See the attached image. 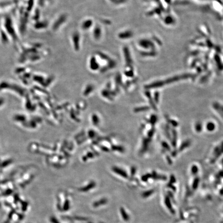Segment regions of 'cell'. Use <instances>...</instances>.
Returning <instances> with one entry per match:
<instances>
[{"label":"cell","instance_id":"9","mask_svg":"<svg viewBox=\"0 0 223 223\" xmlns=\"http://www.w3.org/2000/svg\"><path fill=\"white\" fill-rule=\"evenodd\" d=\"M190 142L189 141H186V142H184L181 146L180 148V150H182L183 149L188 147V146L190 145Z\"/></svg>","mask_w":223,"mask_h":223},{"label":"cell","instance_id":"10","mask_svg":"<svg viewBox=\"0 0 223 223\" xmlns=\"http://www.w3.org/2000/svg\"><path fill=\"white\" fill-rule=\"evenodd\" d=\"M121 212L122 216H123V218H124V220H125V221L128 220V216H127L125 211V210H123V209L121 208Z\"/></svg>","mask_w":223,"mask_h":223},{"label":"cell","instance_id":"1","mask_svg":"<svg viewBox=\"0 0 223 223\" xmlns=\"http://www.w3.org/2000/svg\"><path fill=\"white\" fill-rule=\"evenodd\" d=\"M79 41H80V36L78 33H75L73 35V42L74 43V46L75 47L76 50H78L79 49Z\"/></svg>","mask_w":223,"mask_h":223},{"label":"cell","instance_id":"4","mask_svg":"<svg viewBox=\"0 0 223 223\" xmlns=\"http://www.w3.org/2000/svg\"><path fill=\"white\" fill-rule=\"evenodd\" d=\"M92 25V21L90 20H86L82 24V28L84 30H87Z\"/></svg>","mask_w":223,"mask_h":223},{"label":"cell","instance_id":"14","mask_svg":"<svg viewBox=\"0 0 223 223\" xmlns=\"http://www.w3.org/2000/svg\"><path fill=\"white\" fill-rule=\"evenodd\" d=\"M156 121H157V117H155V116L153 115V118L151 119V122H152V123L154 124V123L156 122Z\"/></svg>","mask_w":223,"mask_h":223},{"label":"cell","instance_id":"8","mask_svg":"<svg viewBox=\"0 0 223 223\" xmlns=\"http://www.w3.org/2000/svg\"><path fill=\"white\" fill-rule=\"evenodd\" d=\"M207 129H208V130L212 131L215 128V125L213 124V123H208L207 126Z\"/></svg>","mask_w":223,"mask_h":223},{"label":"cell","instance_id":"12","mask_svg":"<svg viewBox=\"0 0 223 223\" xmlns=\"http://www.w3.org/2000/svg\"><path fill=\"white\" fill-rule=\"evenodd\" d=\"M196 130H197L198 131H200L201 130V124H198V125H196Z\"/></svg>","mask_w":223,"mask_h":223},{"label":"cell","instance_id":"5","mask_svg":"<svg viewBox=\"0 0 223 223\" xmlns=\"http://www.w3.org/2000/svg\"><path fill=\"white\" fill-rule=\"evenodd\" d=\"M94 34L95 38L99 39L100 37L101 34L100 28H99V27H97L94 30Z\"/></svg>","mask_w":223,"mask_h":223},{"label":"cell","instance_id":"15","mask_svg":"<svg viewBox=\"0 0 223 223\" xmlns=\"http://www.w3.org/2000/svg\"><path fill=\"white\" fill-rule=\"evenodd\" d=\"M51 221H52V223H59V222H58L56 220V218H52V219H51Z\"/></svg>","mask_w":223,"mask_h":223},{"label":"cell","instance_id":"13","mask_svg":"<svg viewBox=\"0 0 223 223\" xmlns=\"http://www.w3.org/2000/svg\"><path fill=\"white\" fill-rule=\"evenodd\" d=\"M198 169H197V167H196V166H193V167H192V171H193V173H195L197 171V170Z\"/></svg>","mask_w":223,"mask_h":223},{"label":"cell","instance_id":"2","mask_svg":"<svg viewBox=\"0 0 223 223\" xmlns=\"http://www.w3.org/2000/svg\"><path fill=\"white\" fill-rule=\"evenodd\" d=\"M66 20V16L65 15H62L59 18V19L57 20V21L54 23V25H53V30H56L58 28L60 27V24L64 22Z\"/></svg>","mask_w":223,"mask_h":223},{"label":"cell","instance_id":"7","mask_svg":"<svg viewBox=\"0 0 223 223\" xmlns=\"http://www.w3.org/2000/svg\"><path fill=\"white\" fill-rule=\"evenodd\" d=\"M106 203V200H105V199H102V200H101L100 201H99L98 202H96V203H94V206L95 207H98V206H100L101 205H103V204H104V203Z\"/></svg>","mask_w":223,"mask_h":223},{"label":"cell","instance_id":"6","mask_svg":"<svg viewBox=\"0 0 223 223\" xmlns=\"http://www.w3.org/2000/svg\"><path fill=\"white\" fill-rule=\"evenodd\" d=\"M129 32H123V33H121L118 35V37L120 38H122V39H125L126 38H128L127 37H129Z\"/></svg>","mask_w":223,"mask_h":223},{"label":"cell","instance_id":"11","mask_svg":"<svg viewBox=\"0 0 223 223\" xmlns=\"http://www.w3.org/2000/svg\"><path fill=\"white\" fill-rule=\"evenodd\" d=\"M68 208H69V203H68V201H67L66 202L65 205H64V209L65 210H68Z\"/></svg>","mask_w":223,"mask_h":223},{"label":"cell","instance_id":"3","mask_svg":"<svg viewBox=\"0 0 223 223\" xmlns=\"http://www.w3.org/2000/svg\"><path fill=\"white\" fill-rule=\"evenodd\" d=\"M90 68L92 70H97L99 68L98 63L96 60L95 58H92L90 60Z\"/></svg>","mask_w":223,"mask_h":223}]
</instances>
